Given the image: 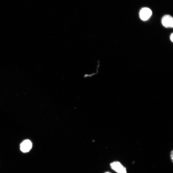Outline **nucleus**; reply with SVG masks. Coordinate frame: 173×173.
Instances as JSON below:
<instances>
[{
	"instance_id": "f257e3e1",
	"label": "nucleus",
	"mask_w": 173,
	"mask_h": 173,
	"mask_svg": "<svg viewBox=\"0 0 173 173\" xmlns=\"http://www.w3.org/2000/svg\"><path fill=\"white\" fill-rule=\"evenodd\" d=\"M110 165L111 168L117 173H127L126 168L119 162H113Z\"/></svg>"
},
{
	"instance_id": "f03ea898",
	"label": "nucleus",
	"mask_w": 173,
	"mask_h": 173,
	"mask_svg": "<svg viewBox=\"0 0 173 173\" xmlns=\"http://www.w3.org/2000/svg\"><path fill=\"white\" fill-rule=\"evenodd\" d=\"M152 15V11L150 9L147 8H142L140 12V19L143 21L149 19Z\"/></svg>"
},
{
	"instance_id": "7ed1b4c3",
	"label": "nucleus",
	"mask_w": 173,
	"mask_h": 173,
	"mask_svg": "<svg viewBox=\"0 0 173 173\" xmlns=\"http://www.w3.org/2000/svg\"><path fill=\"white\" fill-rule=\"evenodd\" d=\"M162 23L163 26L167 28H172L173 27V19L169 15L164 16L162 19Z\"/></svg>"
},
{
	"instance_id": "20e7f679",
	"label": "nucleus",
	"mask_w": 173,
	"mask_h": 173,
	"mask_svg": "<svg viewBox=\"0 0 173 173\" xmlns=\"http://www.w3.org/2000/svg\"><path fill=\"white\" fill-rule=\"evenodd\" d=\"M32 147V142L28 140H24L20 145V149L24 153L29 152Z\"/></svg>"
},
{
	"instance_id": "39448f33",
	"label": "nucleus",
	"mask_w": 173,
	"mask_h": 173,
	"mask_svg": "<svg viewBox=\"0 0 173 173\" xmlns=\"http://www.w3.org/2000/svg\"><path fill=\"white\" fill-rule=\"evenodd\" d=\"M170 39L171 41L173 42V34L172 33L170 36Z\"/></svg>"
},
{
	"instance_id": "423d86ee",
	"label": "nucleus",
	"mask_w": 173,
	"mask_h": 173,
	"mask_svg": "<svg viewBox=\"0 0 173 173\" xmlns=\"http://www.w3.org/2000/svg\"><path fill=\"white\" fill-rule=\"evenodd\" d=\"M173 151H172V152L171 153V159L172 161H173Z\"/></svg>"
},
{
	"instance_id": "0eeeda50",
	"label": "nucleus",
	"mask_w": 173,
	"mask_h": 173,
	"mask_svg": "<svg viewBox=\"0 0 173 173\" xmlns=\"http://www.w3.org/2000/svg\"><path fill=\"white\" fill-rule=\"evenodd\" d=\"M106 173H110V172H106Z\"/></svg>"
}]
</instances>
